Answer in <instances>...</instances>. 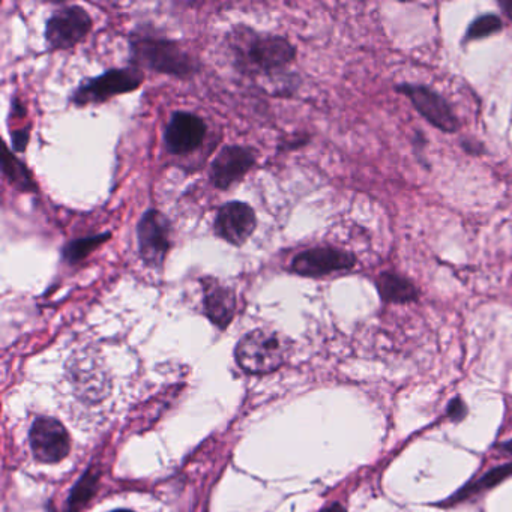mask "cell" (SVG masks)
Wrapping results in <instances>:
<instances>
[{"instance_id":"6da1fadb","label":"cell","mask_w":512,"mask_h":512,"mask_svg":"<svg viewBox=\"0 0 512 512\" xmlns=\"http://www.w3.org/2000/svg\"><path fill=\"white\" fill-rule=\"evenodd\" d=\"M233 43L236 62L242 71L253 74L284 73L296 59V47L280 35L257 34L248 28H239Z\"/></svg>"},{"instance_id":"7a4b0ae2","label":"cell","mask_w":512,"mask_h":512,"mask_svg":"<svg viewBox=\"0 0 512 512\" xmlns=\"http://www.w3.org/2000/svg\"><path fill=\"white\" fill-rule=\"evenodd\" d=\"M130 59L133 67L190 80L200 70L199 61L181 44L151 35H131Z\"/></svg>"},{"instance_id":"3957f363","label":"cell","mask_w":512,"mask_h":512,"mask_svg":"<svg viewBox=\"0 0 512 512\" xmlns=\"http://www.w3.org/2000/svg\"><path fill=\"white\" fill-rule=\"evenodd\" d=\"M290 341L271 329L248 332L235 350L236 362L251 374H266L283 367L289 358Z\"/></svg>"},{"instance_id":"277c9868","label":"cell","mask_w":512,"mask_h":512,"mask_svg":"<svg viewBox=\"0 0 512 512\" xmlns=\"http://www.w3.org/2000/svg\"><path fill=\"white\" fill-rule=\"evenodd\" d=\"M145 76L136 67L115 68L98 77L85 79L71 94V103L83 107L89 104H103L119 95L130 94L142 86Z\"/></svg>"},{"instance_id":"5b68a950","label":"cell","mask_w":512,"mask_h":512,"mask_svg":"<svg viewBox=\"0 0 512 512\" xmlns=\"http://www.w3.org/2000/svg\"><path fill=\"white\" fill-rule=\"evenodd\" d=\"M137 244L148 268L163 269L172 248V224L163 212L148 209L137 224Z\"/></svg>"},{"instance_id":"8992f818","label":"cell","mask_w":512,"mask_h":512,"mask_svg":"<svg viewBox=\"0 0 512 512\" xmlns=\"http://www.w3.org/2000/svg\"><path fill=\"white\" fill-rule=\"evenodd\" d=\"M92 17L85 8L70 5L55 11L47 20L46 43L49 50H71L86 40L92 31Z\"/></svg>"},{"instance_id":"52a82bcc","label":"cell","mask_w":512,"mask_h":512,"mask_svg":"<svg viewBox=\"0 0 512 512\" xmlns=\"http://www.w3.org/2000/svg\"><path fill=\"white\" fill-rule=\"evenodd\" d=\"M395 89L403 94L415 107L416 112L437 130L446 134H454L460 130V121L455 115L454 107L433 89L412 83H401Z\"/></svg>"},{"instance_id":"ba28073f","label":"cell","mask_w":512,"mask_h":512,"mask_svg":"<svg viewBox=\"0 0 512 512\" xmlns=\"http://www.w3.org/2000/svg\"><path fill=\"white\" fill-rule=\"evenodd\" d=\"M358 259L355 254L337 247H314L293 257L290 271L299 277L322 278L338 272L352 271Z\"/></svg>"},{"instance_id":"9c48e42d","label":"cell","mask_w":512,"mask_h":512,"mask_svg":"<svg viewBox=\"0 0 512 512\" xmlns=\"http://www.w3.org/2000/svg\"><path fill=\"white\" fill-rule=\"evenodd\" d=\"M257 154L248 146H224L212 161L211 181L218 190L227 191L235 187L256 166Z\"/></svg>"},{"instance_id":"30bf717a","label":"cell","mask_w":512,"mask_h":512,"mask_svg":"<svg viewBox=\"0 0 512 512\" xmlns=\"http://www.w3.org/2000/svg\"><path fill=\"white\" fill-rule=\"evenodd\" d=\"M256 227V212L244 202L224 203L214 221L215 235L233 247L244 245L253 236Z\"/></svg>"},{"instance_id":"8fae6325","label":"cell","mask_w":512,"mask_h":512,"mask_svg":"<svg viewBox=\"0 0 512 512\" xmlns=\"http://www.w3.org/2000/svg\"><path fill=\"white\" fill-rule=\"evenodd\" d=\"M32 451L41 463H58L71 449L70 434L61 422L53 418H40L31 428Z\"/></svg>"},{"instance_id":"7c38bea8","label":"cell","mask_w":512,"mask_h":512,"mask_svg":"<svg viewBox=\"0 0 512 512\" xmlns=\"http://www.w3.org/2000/svg\"><path fill=\"white\" fill-rule=\"evenodd\" d=\"M208 127L200 116L190 112H175L167 124L164 140L172 155H188L205 142Z\"/></svg>"},{"instance_id":"4fadbf2b","label":"cell","mask_w":512,"mask_h":512,"mask_svg":"<svg viewBox=\"0 0 512 512\" xmlns=\"http://www.w3.org/2000/svg\"><path fill=\"white\" fill-rule=\"evenodd\" d=\"M203 287V305L205 314L215 326L226 329L232 323L238 310V298L232 287L224 286L214 277L200 280Z\"/></svg>"},{"instance_id":"5bb4252c","label":"cell","mask_w":512,"mask_h":512,"mask_svg":"<svg viewBox=\"0 0 512 512\" xmlns=\"http://www.w3.org/2000/svg\"><path fill=\"white\" fill-rule=\"evenodd\" d=\"M376 287L385 304H413L421 296L413 281L394 271L377 275Z\"/></svg>"},{"instance_id":"9a60e30c","label":"cell","mask_w":512,"mask_h":512,"mask_svg":"<svg viewBox=\"0 0 512 512\" xmlns=\"http://www.w3.org/2000/svg\"><path fill=\"white\" fill-rule=\"evenodd\" d=\"M511 475L512 463L503 464V466L500 467H494L490 472L482 475L481 478L464 485V487L461 488L460 491H457V493H455L448 502L457 503L461 502V500L469 499L473 494H479L482 493V491L490 490L494 485L500 484V482L505 481V479L509 478Z\"/></svg>"},{"instance_id":"2e32d148","label":"cell","mask_w":512,"mask_h":512,"mask_svg":"<svg viewBox=\"0 0 512 512\" xmlns=\"http://www.w3.org/2000/svg\"><path fill=\"white\" fill-rule=\"evenodd\" d=\"M109 239H112V233L110 232L74 239L62 248V256H64L65 262L70 263V265H77V263L88 259L95 250L106 244Z\"/></svg>"},{"instance_id":"e0dca14e","label":"cell","mask_w":512,"mask_h":512,"mask_svg":"<svg viewBox=\"0 0 512 512\" xmlns=\"http://www.w3.org/2000/svg\"><path fill=\"white\" fill-rule=\"evenodd\" d=\"M2 166H4V173L8 181H10L11 185H14L17 190L23 191V193H35V191H37V185H35L28 167H26L25 163L20 161L19 158L14 157L13 152L8 149L7 145H4Z\"/></svg>"},{"instance_id":"ac0fdd59","label":"cell","mask_w":512,"mask_h":512,"mask_svg":"<svg viewBox=\"0 0 512 512\" xmlns=\"http://www.w3.org/2000/svg\"><path fill=\"white\" fill-rule=\"evenodd\" d=\"M503 22L497 14H484V16L476 17L464 35V43H472V41L485 40L491 35L502 31Z\"/></svg>"},{"instance_id":"d6986e66","label":"cell","mask_w":512,"mask_h":512,"mask_svg":"<svg viewBox=\"0 0 512 512\" xmlns=\"http://www.w3.org/2000/svg\"><path fill=\"white\" fill-rule=\"evenodd\" d=\"M95 479H97V476L91 475V473H86V476H83L82 481L77 484L76 491H74L70 500L71 509H74V512H76L77 509L82 508L83 503L88 502L89 497L94 493Z\"/></svg>"},{"instance_id":"ffe728a7","label":"cell","mask_w":512,"mask_h":512,"mask_svg":"<svg viewBox=\"0 0 512 512\" xmlns=\"http://www.w3.org/2000/svg\"><path fill=\"white\" fill-rule=\"evenodd\" d=\"M466 413V404H464L461 398H454V400L449 403L448 410H446V415L455 422L461 421V419L466 416Z\"/></svg>"},{"instance_id":"44dd1931","label":"cell","mask_w":512,"mask_h":512,"mask_svg":"<svg viewBox=\"0 0 512 512\" xmlns=\"http://www.w3.org/2000/svg\"><path fill=\"white\" fill-rule=\"evenodd\" d=\"M29 137H31V133L28 130H20L16 131V133L11 134V139H13V146L17 152H23L28 146Z\"/></svg>"},{"instance_id":"7402d4cb","label":"cell","mask_w":512,"mask_h":512,"mask_svg":"<svg viewBox=\"0 0 512 512\" xmlns=\"http://www.w3.org/2000/svg\"><path fill=\"white\" fill-rule=\"evenodd\" d=\"M461 148H463L467 154L473 155V157H479V155H482L485 152L484 145L475 139L463 140V142H461Z\"/></svg>"},{"instance_id":"603a6c76","label":"cell","mask_w":512,"mask_h":512,"mask_svg":"<svg viewBox=\"0 0 512 512\" xmlns=\"http://www.w3.org/2000/svg\"><path fill=\"white\" fill-rule=\"evenodd\" d=\"M497 5H499L502 13L512 22V0H497Z\"/></svg>"},{"instance_id":"cb8c5ba5","label":"cell","mask_w":512,"mask_h":512,"mask_svg":"<svg viewBox=\"0 0 512 512\" xmlns=\"http://www.w3.org/2000/svg\"><path fill=\"white\" fill-rule=\"evenodd\" d=\"M500 449H502L505 454L512 455V440H509V442L506 443H502V445H500Z\"/></svg>"},{"instance_id":"d4e9b609","label":"cell","mask_w":512,"mask_h":512,"mask_svg":"<svg viewBox=\"0 0 512 512\" xmlns=\"http://www.w3.org/2000/svg\"><path fill=\"white\" fill-rule=\"evenodd\" d=\"M323 512H346V509H344L343 506L338 505V503H335V505H332L331 508L325 509Z\"/></svg>"},{"instance_id":"484cf974","label":"cell","mask_w":512,"mask_h":512,"mask_svg":"<svg viewBox=\"0 0 512 512\" xmlns=\"http://www.w3.org/2000/svg\"><path fill=\"white\" fill-rule=\"evenodd\" d=\"M115 512H133V511H115Z\"/></svg>"}]
</instances>
